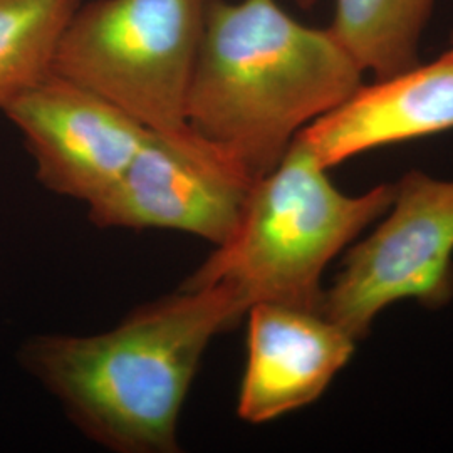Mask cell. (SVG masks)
<instances>
[{
    "label": "cell",
    "mask_w": 453,
    "mask_h": 453,
    "mask_svg": "<svg viewBox=\"0 0 453 453\" xmlns=\"http://www.w3.org/2000/svg\"><path fill=\"white\" fill-rule=\"evenodd\" d=\"M247 309L224 284L180 288L111 329L27 341L22 366L97 445L119 453L179 452V420L211 341Z\"/></svg>",
    "instance_id": "6da1fadb"
},
{
    "label": "cell",
    "mask_w": 453,
    "mask_h": 453,
    "mask_svg": "<svg viewBox=\"0 0 453 453\" xmlns=\"http://www.w3.org/2000/svg\"><path fill=\"white\" fill-rule=\"evenodd\" d=\"M363 74L329 27L299 22L277 0H211L187 125L260 180Z\"/></svg>",
    "instance_id": "7a4b0ae2"
},
{
    "label": "cell",
    "mask_w": 453,
    "mask_h": 453,
    "mask_svg": "<svg viewBox=\"0 0 453 453\" xmlns=\"http://www.w3.org/2000/svg\"><path fill=\"white\" fill-rule=\"evenodd\" d=\"M393 196L395 185L342 194L296 138L254 185L234 234L181 288L224 284L247 311L264 303L321 311L327 264L388 211Z\"/></svg>",
    "instance_id": "3957f363"
},
{
    "label": "cell",
    "mask_w": 453,
    "mask_h": 453,
    "mask_svg": "<svg viewBox=\"0 0 453 453\" xmlns=\"http://www.w3.org/2000/svg\"><path fill=\"white\" fill-rule=\"evenodd\" d=\"M211 0H95L76 9L52 73L111 101L150 130L187 125Z\"/></svg>",
    "instance_id": "277c9868"
},
{
    "label": "cell",
    "mask_w": 453,
    "mask_h": 453,
    "mask_svg": "<svg viewBox=\"0 0 453 453\" xmlns=\"http://www.w3.org/2000/svg\"><path fill=\"white\" fill-rule=\"evenodd\" d=\"M388 211L323 294L321 312L357 341L398 301L440 308L453 297V180L413 170L395 185Z\"/></svg>",
    "instance_id": "5b68a950"
},
{
    "label": "cell",
    "mask_w": 453,
    "mask_h": 453,
    "mask_svg": "<svg viewBox=\"0 0 453 453\" xmlns=\"http://www.w3.org/2000/svg\"><path fill=\"white\" fill-rule=\"evenodd\" d=\"M257 179L226 148L188 125L151 130L128 170L88 205L103 228H160L213 247L239 226Z\"/></svg>",
    "instance_id": "8992f818"
},
{
    "label": "cell",
    "mask_w": 453,
    "mask_h": 453,
    "mask_svg": "<svg viewBox=\"0 0 453 453\" xmlns=\"http://www.w3.org/2000/svg\"><path fill=\"white\" fill-rule=\"evenodd\" d=\"M4 113L22 133L37 180L86 205L121 179L151 131L111 101L54 73Z\"/></svg>",
    "instance_id": "52a82bcc"
},
{
    "label": "cell",
    "mask_w": 453,
    "mask_h": 453,
    "mask_svg": "<svg viewBox=\"0 0 453 453\" xmlns=\"http://www.w3.org/2000/svg\"><path fill=\"white\" fill-rule=\"evenodd\" d=\"M247 359L237 415L275 420L316 402L349 363L357 340L321 311L257 304L247 311Z\"/></svg>",
    "instance_id": "ba28073f"
},
{
    "label": "cell",
    "mask_w": 453,
    "mask_h": 453,
    "mask_svg": "<svg viewBox=\"0 0 453 453\" xmlns=\"http://www.w3.org/2000/svg\"><path fill=\"white\" fill-rule=\"evenodd\" d=\"M453 128V46L428 65L361 84L296 138L329 170L381 146Z\"/></svg>",
    "instance_id": "9c48e42d"
},
{
    "label": "cell",
    "mask_w": 453,
    "mask_h": 453,
    "mask_svg": "<svg viewBox=\"0 0 453 453\" xmlns=\"http://www.w3.org/2000/svg\"><path fill=\"white\" fill-rule=\"evenodd\" d=\"M437 0H336L331 33L374 80L420 65V42Z\"/></svg>",
    "instance_id": "30bf717a"
},
{
    "label": "cell",
    "mask_w": 453,
    "mask_h": 453,
    "mask_svg": "<svg viewBox=\"0 0 453 453\" xmlns=\"http://www.w3.org/2000/svg\"><path fill=\"white\" fill-rule=\"evenodd\" d=\"M81 0H0V111L52 73Z\"/></svg>",
    "instance_id": "8fae6325"
},
{
    "label": "cell",
    "mask_w": 453,
    "mask_h": 453,
    "mask_svg": "<svg viewBox=\"0 0 453 453\" xmlns=\"http://www.w3.org/2000/svg\"><path fill=\"white\" fill-rule=\"evenodd\" d=\"M292 2H296L299 7H303V9H309V7H312L318 0H292Z\"/></svg>",
    "instance_id": "7c38bea8"
},
{
    "label": "cell",
    "mask_w": 453,
    "mask_h": 453,
    "mask_svg": "<svg viewBox=\"0 0 453 453\" xmlns=\"http://www.w3.org/2000/svg\"><path fill=\"white\" fill-rule=\"evenodd\" d=\"M450 42H452V46H453V31H452V35H450Z\"/></svg>",
    "instance_id": "4fadbf2b"
}]
</instances>
